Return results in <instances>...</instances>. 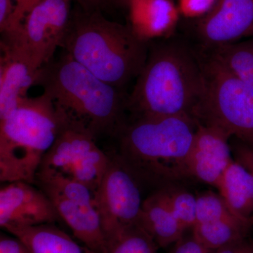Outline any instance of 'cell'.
<instances>
[{"mask_svg": "<svg viewBox=\"0 0 253 253\" xmlns=\"http://www.w3.org/2000/svg\"><path fill=\"white\" fill-rule=\"evenodd\" d=\"M63 121L49 95L24 98L0 120V181L36 184L43 158L54 144Z\"/></svg>", "mask_w": 253, "mask_h": 253, "instance_id": "5b68a950", "label": "cell"}, {"mask_svg": "<svg viewBox=\"0 0 253 253\" xmlns=\"http://www.w3.org/2000/svg\"><path fill=\"white\" fill-rule=\"evenodd\" d=\"M0 253H33L22 241L14 236L1 235Z\"/></svg>", "mask_w": 253, "mask_h": 253, "instance_id": "83f0119b", "label": "cell"}, {"mask_svg": "<svg viewBox=\"0 0 253 253\" xmlns=\"http://www.w3.org/2000/svg\"><path fill=\"white\" fill-rule=\"evenodd\" d=\"M248 37H253V26L251 28V29L249 30V32H248L247 34L246 35V37H245V38H248Z\"/></svg>", "mask_w": 253, "mask_h": 253, "instance_id": "d6a6232c", "label": "cell"}, {"mask_svg": "<svg viewBox=\"0 0 253 253\" xmlns=\"http://www.w3.org/2000/svg\"><path fill=\"white\" fill-rule=\"evenodd\" d=\"M142 191L140 184L116 153L111 154L104 177L94 192L107 249L123 231L140 225Z\"/></svg>", "mask_w": 253, "mask_h": 253, "instance_id": "9c48e42d", "label": "cell"}, {"mask_svg": "<svg viewBox=\"0 0 253 253\" xmlns=\"http://www.w3.org/2000/svg\"><path fill=\"white\" fill-rule=\"evenodd\" d=\"M159 190L174 217L186 230L192 229L196 222V196L186 189L184 184H174Z\"/></svg>", "mask_w": 253, "mask_h": 253, "instance_id": "44dd1931", "label": "cell"}, {"mask_svg": "<svg viewBox=\"0 0 253 253\" xmlns=\"http://www.w3.org/2000/svg\"><path fill=\"white\" fill-rule=\"evenodd\" d=\"M197 126L189 115L128 119L116 136V154L143 191L184 184Z\"/></svg>", "mask_w": 253, "mask_h": 253, "instance_id": "6da1fadb", "label": "cell"}, {"mask_svg": "<svg viewBox=\"0 0 253 253\" xmlns=\"http://www.w3.org/2000/svg\"><path fill=\"white\" fill-rule=\"evenodd\" d=\"M26 181L6 183L0 189V226L15 229L61 221L45 193Z\"/></svg>", "mask_w": 253, "mask_h": 253, "instance_id": "8fae6325", "label": "cell"}, {"mask_svg": "<svg viewBox=\"0 0 253 253\" xmlns=\"http://www.w3.org/2000/svg\"><path fill=\"white\" fill-rule=\"evenodd\" d=\"M111 1H114L115 2H117L118 4L123 5V6H126L127 0H111Z\"/></svg>", "mask_w": 253, "mask_h": 253, "instance_id": "1f68e13d", "label": "cell"}, {"mask_svg": "<svg viewBox=\"0 0 253 253\" xmlns=\"http://www.w3.org/2000/svg\"><path fill=\"white\" fill-rule=\"evenodd\" d=\"M14 1L16 5L14 16L7 31L1 34V36H9L17 31L22 24L26 15L41 0H14Z\"/></svg>", "mask_w": 253, "mask_h": 253, "instance_id": "484cf974", "label": "cell"}, {"mask_svg": "<svg viewBox=\"0 0 253 253\" xmlns=\"http://www.w3.org/2000/svg\"><path fill=\"white\" fill-rule=\"evenodd\" d=\"M96 139L84 126L63 114L57 137L43 158L38 174L61 176L95 192L110 161V156L100 149Z\"/></svg>", "mask_w": 253, "mask_h": 253, "instance_id": "52a82bcc", "label": "cell"}, {"mask_svg": "<svg viewBox=\"0 0 253 253\" xmlns=\"http://www.w3.org/2000/svg\"><path fill=\"white\" fill-rule=\"evenodd\" d=\"M197 197L196 223L207 222L236 215L219 193L206 191Z\"/></svg>", "mask_w": 253, "mask_h": 253, "instance_id": "603a6c76", "label": "cell"}, {"mask_svg": "<svg viewBox=\"0 0 253 253\" xmlns=\"http://www.w3.org/2000/svg\"><path fill=\"white\" fill-rule=\"evenodd\" d=\"M35 85L96 139L116 137L127 121L126 91L101 81L66 51L40 69Z\"/></svg>", "mask_w": 253, "mask_h": 253, "instance_id": "3957f363", "label": "cell"}, {"mask_svg": "<svg viewBox=\"0 0 253 253\" xmlns=\"http://www.w3.org/2000/svg\"><path fill=\"white\" fill-rule=\"evenodd\" d=\"M169 253H210L199 241L195 238L192 232L184 234L180 239L172 245Z\"/></svg>", "mask_w": 253, "mask_h": 253, "instance_id": "4316f807", "label": "cell"}, {"mask_svg": "<svg viewBox=\"0 0 253 253\" xmlns=\"http://www.w3.org/2000/svg\"><path fill=\"white\" fill-rule=\"evenodd\" d=\"M253 26V0H217L199 18L196 33L206 51L245 38Z\"/></svg>", "mask_w": 253, "mask_h": 253, "instance_id": "7c38bea8", "label": "cell"}, {"mask_svg": "<svg viewBox=\"0 0 253 253\" xmlns=\"http://www.w3.org/2000/svg\"><path fill=\"white\" fill-rule=\"evenodd\" d=\"M155 240L140 225L121 233L108 246L107 253H158Z\"/></svg>", "mask_w": 253, "mask_h": 253, "instance_id": "7402d4cb", "label": "cell"}, {"mask_svg": "<svg viewBox=\"0 0 253 253\" xmlns=\"http://www.w3.org/2000/svg\"><path fill=\"white\" fill-rule=\"evenodd\" d=\"M140 225L161 249L172 246L187 231L173 215L159 189L144 199Z\"/></svg>", "mask_w": 253, "mask_h": 253, "instance_id": "2e32d148", "label": "cell"}, {"mask_svg": "<svg viewBox=\"0 0 253 253\" xmlns=\"http://www.w3.org/2000/svg\"><path fill=\"white\" fill-rule=\"evenodd\" d=\"M194 144L186 161L190 180H198L215 187L227 166L234 160L231 136L214 126L197 122Z\"/></svg>", "mask_w": 253, "mask_h": 253, "instance_id": "4fadbf2b", "label": "cell"}, {"mask_svg": "<svg viewBox=\"0 0 253 253\" xmlns=\"http://www.w3.org/2000/svg\"><path fill=\"white\" fill-rule=\"evenodd\" d=\"M205 54L253 89V37L247 41L206 50Z\"/></svg>", "mask_w": 253, "mask_h": 253, "instance_id": "ffe728a7", "label": "cell"}, {"mask_svg": "<svg viewBox=\"0 0 253 253\" xmlns=\"http://www.w3.org/2000/svg\"><path fill=\"white\" fill-rule=\"evenodd\" d=\"M40 69L21 51L1 42L0 120L9 116L27 97Z\"/></svg>", "mask_w": 253, "mask_h": 253, "instance_id": "5bb4252c", "label": "cell"}, {"mask_svg": "<svg viewBox=\"0 0 253 253\" xmlns=\"http://www.w3.org/2000/svg\"><path fill=\"white\" fill-rule=\"evenodd\" d=\"M253 221L238 216L207 222L196 223L191 232L208 252H214L223 246L249 236Z\"/></svg>", "mask_w": 253, "mask_h": 253, "instance_id": "d6986e66", "label": "cell"}, {"mask_svg": "<svg viewBox=\"0 0 253 253\" xmlns=\"http://www.w3.org/2000/svg\"><path fill=\"white\" fill-rule=\"evenodd\" d=\"M204 86L202 58L189 44L172 38L151 42L144 67L127 95V120L192 116Z\"/></svg>", "mask_w": 253, "mask_h": 253, "instance_id": "7a4b0ae2", "label": "cell"}, {"mask_svg": "<svg viewBox=\"0 0 253 253\" xmlns=\"http://www.w3.org/2000/svg\"><path fill=\"white\" fill-rule=\"evenodd\" d=\"M83 9L86 11L99 10L100 7L111 0H76Z\"/></svg>", "mask_w": 253, "mask_h": 253, "instance_id": "4dcf8cb0", "label": "cell"}, {"mask_svg": "<svg viewBox=\"0 0 253 253\" xmlns=\"http://www.w3.org/2000/svg\"><path fill=\"white\" fill-rule=\"evenodd\" d=\"M213 253H253V237L249 236L226 245Z\"/></svg>", "mask_w": 253, "mask_h": 253, "instance_id": "f1b7e54d", "label": "cell"}, {"mask_svg": "<svg viewBox=\"0 0 253 253\" xmlns=\"http://www.w3.org/2000/svg\"><path fill=\"white\" fill-rule=\"evenodd\" d=\"M216 189L234 214L253 221V175L244 166L233 160Z\"/></svg>", "mask_w": 253, "mask_h": 253, "instance_id": "e0dca14e", "label": "cell"}, {"mask_svg": "<svg viewBox=\"0 0 253 253\" xmlns=\"http://www.w3.org/2000/svg\"><path fill=\"white\" fill-rule=\"evenodd\" d=\"M10 234L22 241L33 253H96L78 244L54 224L15 229Z\"/></svg>", "mask_w": 253, "mask_h": 253, "instance_id": "ac0fdd59", "label": "cell"}, {"mask_svg": "<svg viewBox=\"0 0 253 253\" xmlns=\"http://www.w3.org/2000/svg\"><path fill=\"white\" fill-rule=\"evenodd\" d=\"M72 0H41L26 15L17 31L1 42L21 51L37 68L54 59L71 22Z\"/></svg>", "mask_w": 253, "mask_h": 253, "instance_id": "30bf717a", "label": "cell"}, {"mask_svg": "<svg viewBox=\"0 0 253 253\" xmlns=\"http://www.w3.org/2000/svg\"><path fill=\"white\" fill-rule=\"evenodd\" d=\"M217 0H179L178 8L181 16L188 18H201L208 14Z\"/></svg>", "mask_w": 253, "mask_h": 253, "instance_id": "cb8c5ba5", "label": "cell"}, {"mask_svg": "<svg viewBox=\"0 0 253 253\" xmlns=\"http://www.w3.org/2000/svg\"><path fill=\"white\" fill-rule=\"evenodd\" d=\"M204 86L193 118L253 147V89L209 55L202 56Z\"/></svg>", "mask_w": 253, "mask_h": 253, "instance_id": "8992f818", "label": "cell"}, {"mask_svg": "<svg viewBox=\"0 0 253 253\" xmlns=\"http://www.w3.org/2000/svg\"><path fill=\"white\" fill-rule=\"evenodd\" d=\"M230 145L234 159L241 163L253 175V147L236 138H231Z\"/></svg>", "mask_w": 253, "mask_h": 253, "instance_id": "d4e9b609", "label": "cell"}, {"mask_svg": "<svg viewBox=\"0 0 253 253\" xmlns=\"http://www.w3.org/2000/svg\"><path fill=\"white\" fill-rule=\"evenodd\" d=\"M36 185L49 198L61 220L81 244L96 253H107L94 191L81 183L51 174H37Z\"/></svg>", "mask_w": 253, "mask_h": 253, "instance_id": "ba28073f", "label": "cell"}, {"mask_svg": "<svg viewBox=\"0 0 253 253\" xmlns=\"http://www.w3.org/2000/svg\"><path fill=\"white\" fill-rule=\"evenodd\" d=\"M129 26L141 41L172 38L179 23L180 12L173 0H127Z\"/></svg>", "mask_w": 253, "mask_h": 253, "instance_id": "9a60e30c", "label": "cell"}, {"mask_svg": "<svg viewBox=\"0 0 253 253\" xmlns=\"http://www.w3.org/2000/svg\"><path fill=\"white\" fill-rule=\"evenodd\" d=\"M16 5L14 0H0V32L7 31L14 16Z\"/></svg>", "mask_w": 253, "mask_h": 253, "instance_id": "f546056e", "label": "cell"}, {"mask_svg": "<svg viewBox=\"0 0 253 253\" xmlns=\"http://www.w3.org/2000/svg\"><path fill=\"white\" fill-rule=\"evenodd\" d=\"M61 48L101 81L125 90L144 67L149 43L99 10L72 13Z\"/></svg>", "mask_w": 253, "mask_h": 253, "instance_id": "277c9868", "label": "cell"}]
</instances>
